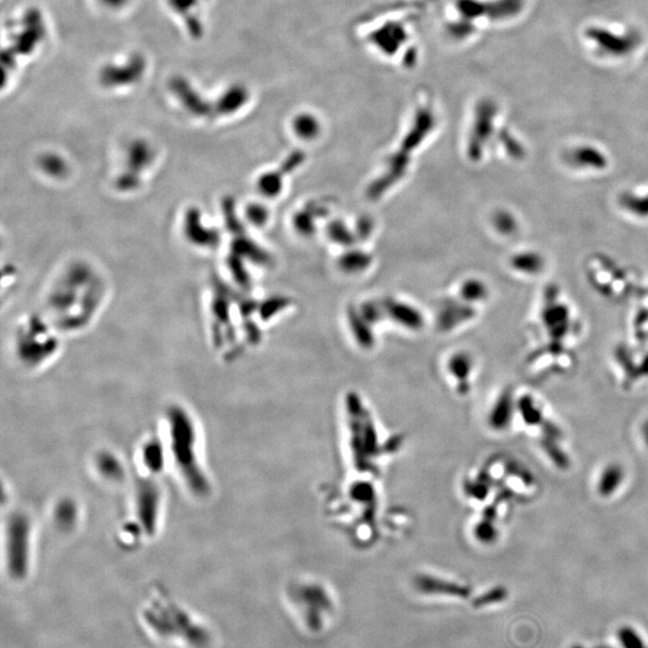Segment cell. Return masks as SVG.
I'll use <instances>...</instances> for the list:
<instances>
[{"label":"cell","instance_id":"cell-2","mask_svg":"<svg viewBox=\"0 0 648 648\" xmlns=\"http://www.w3.org/2000/svg\"><path fill=\"white\" fill-rule=\"evenodd\" d=\"M22 31H18L13 36V46L3 54V63H13L15 57L19 54H29L42 41L44 36V18L39 10L26 11L22 18Z\"/></svg>","mask_w":648,"mask_h":648},{"label":"cell","instance_id":"cell-11","mask_svg":"<svg viewBox=\"0 0 648 648\" xmlns=\"http://www.w3.org/2000/svg\"><path fill=\"white\" fill-rule=\"evenodd\" d=\"M505 598H507V592L504 591L503 588H496L494 591L489 592V593H486L484 596L479 597L477 599H474L473 606L474 608H483V606H486V605L502 601V600L505 599Z\"/></svg>","mask_w":648,"mask_h":648},{"label":"cell","instance_id":"cell-12","mask_svg":"<svg viewBox=\"0 0 648 648\" xmlns=\"http://www.w3.org/2000/svg\"><path fill=\"white\" fill-rule=\"evenodd\" d=\"M106 5H108L111 8H120V6H124L127 4L129 0H102Z\"/></svg>","mask_w":648,"mask_h":648},{"label":"cell","instance_id":"cell-10","mask_svg":"<svg viewBox=\"0 0 648 648\" xmlns=\"http://www.w3.org/2000/svg\"><path fill=\"white\" fill-rule=\"evenodd\" d=\"M618 640L623 648H648L638 631L631 626H622L618 631Z\"/></svg>","mask_w":648,"mask_h":648},{"label":"cell","instance_id":"cell-4","mask_svg":"<svg viewBox=\"0 0 648 648\" xmlns=\"http://www.w3.org/2000/svg\"><path fill=\"white\" fill-rule=\"evenodd\" d=\"M145 71V59L135 54L124 64H110L104 66L100 71L101 83L105 87L114 88L120 86H129L136 83L137 81L143 76Z\"/></svg>","mask_w":648,"mask_h":648},{"label":"cell","instance_id":"cell-5","mask_svg":"<svg viewBox=\"0 0 648 648\" xmlns=\"http://www.w3.org/2000/svg\"><path fill=\"white\" fill-rule=\"evenodd\" d=\"M299 599L304 604V616L307 626L312 631H320L323 626V615L333 608L332 600L323 588L318 586L304 587L299 593Z\"/></svg>","mask_w":648,"mask_h":648},{"label":"cell","instance_id":"cell-3","mask_svg":"<svg viewBox=\"0 0 648 648\" xmlns=\"http://www.w3.org/2000/svg\"><path fill=\"white\" fill-rule=\"evenodd\" d=\"M29 528L28 520L21 515H13L9 520V569L13 578H23L26 573Z\"/></svg>","mask_w":648,"mask_h":648},{"label":"cell","instance_id":"cell-9","mask_svg":"<svg viewBox=\"0 0 648 648\" xmlns=\"http://www.w3.org/2000/svg\"><path fill=\"white\" fill-rule=\"evenodd\" d=\"M246 100V90L241 86H233L215 102V112L219 114L232 113Z\"/></svg>","mask_w":648,"mask_h":648},{"label":"cell","instance_id":"cell-13","mask_svg":"<svg viewBox=\"0 0 648 648\" xmlns=\"http://www.w3.org/2000/svg\"><path fill=\"white\" fill-rule=\"evenodd\" d=\"M573 648H585V647H583V646H575V647H573ZM597 648H609V647H603V646H600V647H597Z\"/></svg>","mask_w":648,"mask_h":648},{"label":"cell","instance_id":"cell-1","mask_svg":"<svg viewBox=\"0 0 648 648\" xmlns=\"http://www.w3.org/2000/svg\"><path fill=\"white\" fill-rule=\"evenodd\" d=\"M171 449L180 476L196 495L208 491V480L200 460L197 430L191 416L183 410H172L168 419Z\"/></svg>","mask_w":648,"mask_h":648},{"label":"cell","instance_id":"cell-7","mask_svg":"<svg viewBox=\"0 0 648 648\" xmlns=\"http://www.w3.org/2000/svg\"><path fill=\"white\" fill-rule=\"evenodd\" d=\"M416 587L424 593L429 594H448V596L460 597L467 598L469 596V588L456 583H446L437 578H421L416 580Z\"/></svg>","mask_w":648,"mask_h":648},{"label":"cell","instance_id":"cell-8","mask_svg":"<svg viewBox=\"0 0 648 648\" xmlns=\"http://www.w3.org/2000/svg\"><path fill=\"white\" fill-rule=\"evenodd\" d=\"M170 4L175 13L184 18L185 24L188 26L190 34L200 38L203 26L200 22L197 15L195 13V10L197 8L198 0H170Z\"/></svg>","mask_w":648,"mask_h":648},{"label":"cell","instance_id":"cell-6","mask_svg":"<svg viewBox=\"0 0 648 648\" xmlns=\"http://www.w3.org/2000/svg\"><path fill=\"white\" fill-rule=\"evenodd\" d=\"M170 88L175 97L183 104L185 108L193 112V114L204 115V114H211L213 112L211 106H209L206 99L202 97L196 92V89L188 83V81L183 77H175L172 79Z\"/></svg>","mask_w":648,"mask_h":648}]
</instances>
